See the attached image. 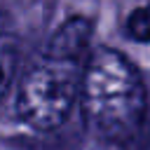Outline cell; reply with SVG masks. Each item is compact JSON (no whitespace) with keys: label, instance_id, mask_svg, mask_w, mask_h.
Masks as SVG:
<instances>
[{"label":"cell","instance_id":"cell-3","mask_svg":"<svg viewBox=\"0 0 150 150\" xmlns=\"http://www.w3.org/2000/svg\"><path fill=\"white\" fill-rule=\"evenodd\" d=\"M89 38H91V21L84 16H73L52 35L47 49L66 54V56L84 59L87 47H89Z\"/></svg>","mask_w":150,"mask_h":150},{"label":"cell","instance_id":"cell-6","mask_svg":"<svg viewBox=\"0 0 150 150\" xmlns=\"http://www.w3.org/2000/svg\"><path fill=\"white\" fill-rule=\"evenodd\" d=\"M94 150H127V145L117 143V141H101V138H96Z\"/></svg>","mask_w":150,"mask_h":150},{"label":"cell","instance_id":"cell-4","mask_svg":"<svg viewBox=\"0 0 150 150\" xmlns=\"http://www.w3.org/2000/svg\"><path fill=\"white\" fill-rule=\"evenodd\" d=\"M19 61V42L5 19H0V98L7 94Z\"/></svg>","mask_w":150,"mask_h":150},{"label":"cell","instance_id":"cell-1","mask_svg":"<svg viewBox=\"0 0 150 150\" xmlns=\"http://www.w3.org/2000/svg\"><path fill=\"white\" fill-rule=\"evenodd\" d=\"M82 112L101 141L129 143L145 120V87L138 70L115 49L98 47L87 56L82 73Z\"/></svg>","mask_w":150,"mask_h":150},{"label":"cell","instance_id":"cell-5","mask_svg":"<svg viewBox=\"0 0 150 150\" xmlns=\"http://www.w3.org/2000/svg\"><path fill=\"white\" fill-rule=\"evenodd\" d=\"M127 33L138 42H150V5H141L129 14Z\"/></svg>","mask_w":150,"mask_h":150},{"label":"cell","instance_id":"cell-2","mask_svg":"<svg viewBox=\"0 0 150 150\" xmlns=\"http://www.w3.org/2000/svg\"><path fill=\"white\" fill-rule=\"evenodd\" d=\"M84 63L87 59L66 56L45 47L19 84L16 110L21 120L40 131L56 129L80 94Z\"/></svg>","mask_w":150,"mask_h":150}]
</instances>
